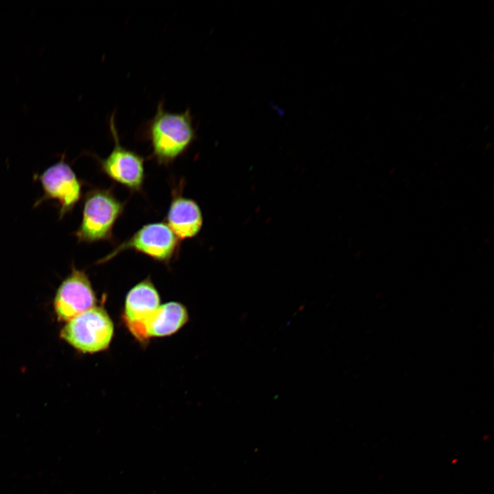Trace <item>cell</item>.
Instances as JSON below:
<instances>
[{
  "mask_svg": "<svg viewBox=\"0 0 494 494\" xmlns=\"http://www.w3.org/2000/svg\"><path fill=\"white\" fill-rule=\"evenodd\" d=\"M142 133L150 143L152 157L162 165L185 153L196 139L190 110L167 112L163 101L158 104L154 116L144 124Z\"/></svg>",
  "mask_w": 494,
  "mask_h": 494,
  "instance_id": "cell-1",
  "label": "cell"
},
{
  "mask_svg": "<svg viewBox=\"0 0 494 494\" xmlns=\"http://www.w3.org/2000/svg\"><path fill=\"white\" fill-rule=\"evenodd\" d=\"M124 209L110 189L95 188L84 197L81 223L74 235L78 242L112 240L113 226Z\"/></svg>",
  "mask_w": 494,
  "mask_h": 494,
  "instance_id": "cell-2",
  "label": "cell"
},
{
  "mask_svg": "<svg viewBox=\"0 0 494 494\" xmlns=\"http://www.w3.org/2000/svg\"><path fill=\"white\" fill-rule=\"evenodd\" d=\"M113 333V322L106 309L94 306L67 322L60 338L82 353H94L109 346Z\"/></svg>",
  "mask_w": 494,
  "mask_h": 494,
  "instance_id": "cell-3",
  "label": "cell"
},
{
  "mask_svg": "<svg viewBox=\"0 0 494 494\" xmlns=\"http://www.w3.org/2000/svg\"><path fill=\"white\" fill-rule=\"evenodd\" d=\"M159 305L158 292L148 277L135 285L128 292L124 320L132 335L139 342L147 341L143 329L144 322Z\"/></svg>",
  "mask_w": 494,
  "mask_h": 494,
  "instance_id": "cell-8",
  "label": "cell"
},
{
  "mask_svg": "<svg viewBox=\"0 0 494 494\" xmlns=\"http://www.w3.org/2000/svg\"><path fill=\"white\" fill-rule=\"evenodd\" d=\"M109 128L114 147L107 157L99 158L102 170L110 179L131 191H141L145 178L144 159L135 152L126 148L120 143L115 112L109 119Z\"/></svg>",
  "mask_w": 494,
  "mask_h": 494,
  "instance_id": "cell-6",
  "label": "cell"
},
{
  "mask_svg": "<svg viewBox=\"0 0 494 494\" xmlns=\"http://www.w3.org/2000/svg\"><path fill=\"white\" fill-rule=\"evenodd\" d=\"M186 307L177 302L160 305L143 325L146 338L164 337L174 334L188 321Z\"/></svg>",
  "mask_w": 494,
  "mask_h": 494,
  "instance_id": "cell-10",
  "label": "cell"
},
{
  "mask_svg": "<svg viewBox=\"0 0 494 494\" xmlns=\"http://www.w3.org/2000/svg\"><path fill=\"white\" fill-rule=\"evenodd\" d=\"M96 301L88 275L73 266L56 291L54 307L58 320L67 322L95 306Z\"/></svg>",
  "mask_w": 494,
  "mask_h": 494,
  "instance_id": "cell-7",
  "label": "cell"
},
{
  "mask_svg": "<svg viewBox=\"0 0 494 494\" xmlns=\"http://www.w3.org/2000/svg\"><path fill=\"white\" fill-rule=\"evenodd\" d=\"M166 224L180 239L193 238L200 231L203 217L196 201L181 195L174 196L166 217Z\"/></svg>",
  "mask_w": 494,
  "mask_h": 494,
  "instance_id": "cell-9",
  "label": "cell"
},
{
  "mask_svg": "<svg viewBox=\"0 0 494 494\" xmlns=\"http://www.w3.org/2000/svg\"><path fill=\"white\" fill-rule=\"evenodd\" d=\"M179 239L166 222H153L139 228L132 237L116 246L97 261L104 263L126 250H133L149 257L168 263L176 255Z\"/></svg>",
  "mask_w": 494,
  "mask_h": 494,
  "instance_id": "cell-4",
  "label": "cell"
},
{
  "mask_svg": "<svg viewBox=\"0 0 494 494\" xmlns=\"http://www.w3.org/2000/svg\"><path fill=\"white\" fill-rule=\"evenodd\" d=\"M38 178L43 196L36 202L34 207L45 200H56L60 220L71 212L81 198L82 183L64 158L47 168Z\"/></svg>",
  "mask_w": 494,
  "mask_h": 494,
  "instance_id": "cell-5",
  "label": "cell"
}]
</instances>
